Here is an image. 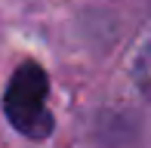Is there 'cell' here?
<instances>
[{"label":"cell","mask_w":151,"mask_h":148,"mask_svg":"<svg viewBox=\"0 0 151 148\" xmlns=\"http://www.w3.org/2000/svg\"><path fill=\"white\" fill-rule=\"evenodd\" d=\"M50 80L37 62H22V68L12 74L3 96V111L9 124L28 139H46L52 133V114L46 108Z\"/></svg>","instance_id":"6da1fadb"},{"label":"cell","mask_w":151,"mask_h":148,"mask_svg":"<svg viewBox=\"0 0 151 148\" xmlns=\"http://www.w3.org/2000/svg\"><path fill=\"white\" fill-rule=\"evenodd\" d=\"M133 77H136V86L142 90V96L151 99V34L139 46V56L133 62Z\"/></svg>","instance_id":"7a4b0ae2"}]
</instances>
